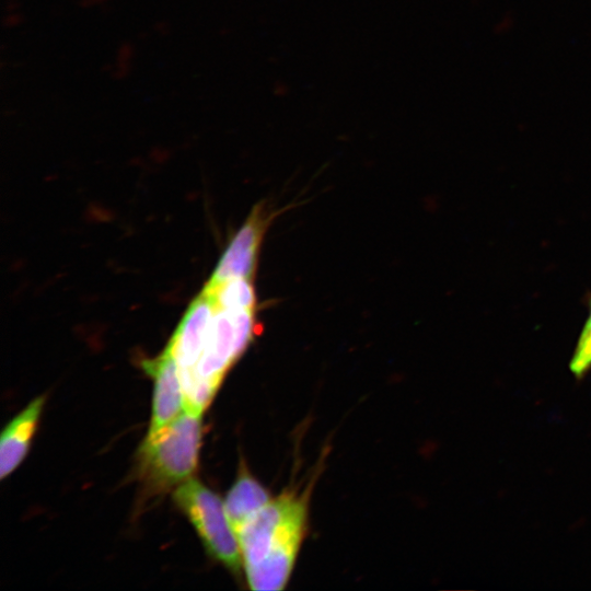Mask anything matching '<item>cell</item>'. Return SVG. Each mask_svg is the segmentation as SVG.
Listing matches in <instances>:
<instances>
[{"instance_id":"5b68a950","label":"cell","mask_w":591,"mask_h":591,"mask_svg":"<svg viewBox=\"0 0 591 591\" xmlns=\"http://www.w3.org/2000/svg\"><path fill=\"white\" fill-rule=\"evenodd\" d=\"M144 371L154 380L152 417L148 434H153L171 424L184 410V392L178 366L165 348L157 358L142 362Z\"/></svg>"},{"instance_id":"9a60e30c","label":"cell","mask_w":591,"mask_h":591,"mask_svg":"<svg viewBox=\"0 0 591 591\" xmlns=\"http://www.w3.org/2000/svg\"><path fill=\"white\" fill-rule=\"evenodd\" d=\"M170 30V24L165 21H159L154 25V31L160 35H166Z\"/></svg>"},{"instance_id":"8992f818","label":"cell","mask_w":591,"mask_h":591,"mask_svg":"<svg viewBox=\"0 0 591 591\" xmlns=\"http://www.w3.org/2000/svg\"><path fill=\"white\" fill-rule=\"evenodd\" d=\"M215 311L210 298L201 292L190 303L170 339L166 348L178 366L179 375L194 371L202 354Z\"/></svg>"},{"instance_id":"3957f363","label":"cell","mask_w":591,"mask_h":591,"mask_svg":"<svg viewBox=\"0 0 591 591\" xmlns=\"http://www.w3.org/2000/svg\"><path fill=\"white\" fill-rule=\"evenodd\" d=\"M176 506L196 529L207 552L232 571L243 564L237 535L224 503L205 485L189 478L174 491Z\"/></svg>"},{"instance_id":"30bf717a","label":"cell","mask_w":591,"mask_h":591,"mask_svg":"<svg viewBox=\"0 0 591 591\" xmlns=\"http://www.w3.org/2000/svg\"><path fill=\"white\" fill-rule=\"evenodd\" d=\"M589 313L579 334L569 369L576 379L583 378L591 370V298Z\"/></svg>"},{"instance_id":"2e32d148","label":"cell","mask_w":591,"mask_h":591,"mask_svg":"<svg viewBox=\"0 0 591 591\" xmlns=\"http://www.w3.org/2000/svg\"><path fill=\"white\" fill-rule=\"evenodd\" d=\"M16 10H21V4L19 0H7L5 5H4V11L10 12V11H16Z\"/></svg>"},{"instance_id":"7c38bea8","label":"cell","mask_w":591,"mask_h":591,"mask_svg":"<svg viewBox=\"0 0 591 591\" xmlns=\"http://www.w3.org/2000/svg\"><path fill=\"white\" fill-rule=\"evenodd\" d=\"M135 54L136 49L131 42L124 40L118 45L115 59L108 67V71L115 80H124L130 74Z\"/></svg>"},{"instance_id":"ba28073f","label":"cell","mask_w":591,"mask_h":591,"mask_svg":"<svg viewBox=\"0 0 591 591\" xmlns=\"http://www.w3.org/2000/svg\"><path fill=\"white\" fill-rule=\"evenodd\" d=\"M271 500L269 493L245 468L230 488L224 507L229 521L236 531Z\"/></svg>"},{"instance_id":"5bb4252c","label":"cell","mask_w":591,"mask_h":591,"mask_svg":"<svg viewBox=\"0 0 591 591\" xmlns=\"http://www.w3.org/2000/svg\"><path fill=\"white\" fill-rule=\"evenodd\" d=\"M111 0H79L80 7L84 9H92L96 7H101L109 2Z\"/></svg>"},{"instance_id":"8fae6325","label":"cell","mask_w":591,"mask_h":591,"mask_svg":"<svg viewBox=\"0 0 591 591\" xmlns=\"http://www.w3.org/2000/svg\"><path fill=\"white\" fill-rule=\"evenodd\" d=\"M235 327V349L239 357L243 355L255 333L254 310L232 311Z\"/></svg>"},{"instance_id":"9c48e42d","label":"cell","mask_w":591,"mask_h":591,"mask_svg":"<svg viewBox=\"0 0 591 591\" xmlns=\"http://www.w3.org/2000/svg\"><path fill=\"white\" fill-rule=\"evenodd\" d=\"M202 292L210 298L216 310H254L256 303L253 279L248 278H233L216 285L207 283Z\"/></svg>"},{"instance_id":"277c9868","label":"cell","mask_w":591,"mask_h":591,"mask_svg":"<svg viewBox=\"0 0 591 591\" xmlns=\"http://www.w3.org/2000/svg\"><path fill=\"white\" fill-rule=\"evenodd\" d=\"M274 213L264 204L256 205L221 255L208 283L233 278L253 279L257 255L265 231Z\"/></svg>"},{"instance_id":"52a82bcc","label":"cell","mask_w":591,"mask_h":591,"mask_svg":"<svg viewBox=\"0 0 591 591\" xmlns=\"http://www.w3.org/2000/svg\"><path fill=\"white\" fill-rule=\"evenodd\" d=\"M45 396L33 399L4 428L0 439V477L11 474L24 460L43 410Z\"/></svg>"},{"instance_id":"4fadbf2b","label":"cell","mask_w":591,"mask_h":591,"mask_svg":"<svg viewBox=\"0 0 591 591\" xmlns=\"http://www.w3.org/2000/svg\"><path fill=\"white\" fill-rule=\"evenodd\" d=\"M24 14L21 10L5 12L2 19V24L5 28H15L24 23Z\"/></svg>"},{"instance_id":"6da1fadb","label":"cell","mask_w":591,"mask_h":591,"mask_svg":"<svg viewBox=\"0 0 591 591\" xmlns=\"http://www.w3.org/2000/svg\"><path fill=\"white\" fill-rule=\"evenodd\" d=\"M306 519L305 496L286 493L271 498L236 531L252 590L286 587L305 534Z\"/></svg>"},{"instance_id":"7a4b0ae2","label":"cell","mask_w":591,"mask_h":591,"mask_svg":"<svg viewBox=\"0 0 591 591\" xmlns=\"http://www.w3.org/2000/svg\"><path fill=\"white\" fill-rule=\"evenodd\" d=\"M200 439L201 414L187 409L158 432L147 434L138 453V472L150 495L165 493L192 477Z\"/></svg>"}]
</instances>
